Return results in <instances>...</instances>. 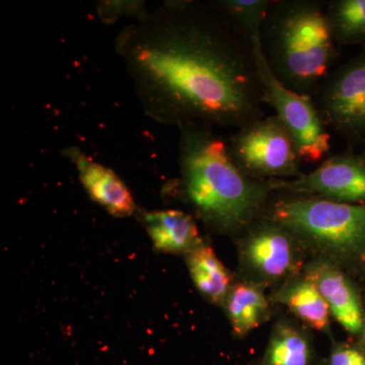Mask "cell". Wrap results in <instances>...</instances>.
Returning <instances> with one entry per match:
<instances>
[{
  "mask_svg": "<svg viewBox=\"0 0 365 365\" xmlns=\"http://www.w3.org/2000/svg\"><path fill=\"white\" fill-rule=\"evenodd\" d=\"M257 42L220 1H167L117 36L143 111L158 123L241 128L265 116Z\"/></svg>",
  "mask_w": 365,
  "mask_h": 365,
  "instance_id": "1",
  "label": "cell"
},
{
  "mask_svg": "<svg viewBox=\"0 0 365 365\" xmlns=\"http://www.w3.org/2000/svg\"><path fill=\"white\" fill-rule=\"evenodd\" d=\"M179 130L182 189L201 220L220 232L248 227L265 209L272 181L242 170L213 128L190 124Z\"/></svg>",
  "mask_w": 365,
  "mask_h": 365,
  "instance_id": "2",
  "label": "cell"
},
{
  "mask_svg": "<svg viewBox=\"0 0 365 365\" xmlns=\"http://www.w3.org/2000/svg\"><path fill=\"white\" fill-rule=\"evenodd\" d=\"M337 46L323 2L271 1L261 47L269 68L289 90L313 98L337 59Z\"/></svg>",
  "mask_w": 365,
  "mask_h": 365,
  "instance_id": "3",
  "label": "cell"
},
{
  "mask_svg": "<svg viewBox=\"0 0 365 365\" xmlns=\"http://www.w3.org/2000/svg\"><path fill=\"white\" fill-rule=\"evenodd\" d=\"M294 193L271 203L265 217L284 227L294 239L328 253L343 258L364 256L365 205Z\"/></svg>",
  "mask_w": 365,
  "mask_h": 365,
  "instance_id": "4",
  "label": "cell"
},
{
  "mask_svg": "<svg viewBox=\"0 0 365 365\" xmlns=\"http://www.w3.org/2000/svg\"><path fill=\"white\" fill-rule=\"evenodd\" d=\"M227 143L235 162L251 176L277 181L302 175L294 140L276 115L237 129Z\"/></svg>",
  "mask_w": 365,
  "mask_h": 365,
  "instance_id": "5",
  "label": "cell"
},
{
  "mask_svg": "<svg viewBox=\"0 0 365 365\" xmlns=\"http://www.w3.org/2000/svg\"><path fill=\"white\" fill-rule=\"evenodd\" d=\"M257 55L267 104L275 110L292 136L299 160L309 163L328 158L331 134L322 121L313 98L289 90L280 83L269 68L261 40L257 42Z\"/></svg>",
  "mask_w": 365,
  "mask_h": 365,
  "instance_id": "6",
  "label": "cell"
},
{
  "mask_svg": "<svg viewBox=\"0 0 365 365\" xmlns=\"http://www.w3.org/2000/svg\"><path fill=\"white\" fill-rule=\"evenodd\" d=\"M314 106L329 132L350 141L365 140V50L324 79Z\"/></svg>",
  "mask_w": 365,
  "mask_h": 365,
  "instance_id": "7",
  "label": "cell"
},
{
  "mask_svg": "<svg viewBox=\"0 0 365 365\" xmlns=\"http://www.w3.org/2000/svg\"><path fill=\"white\" fill-rule=\"evenodd\" d=\"M273 190L311 194L335 202L365 205V158L352 153L331 155L313 172L272 181Z\"/></svg>",
  "mask_w": 365,
  "mask_h": 365,
  "instance_id": "8",
  "label": "cell"
},
{
  "mask_svg": "<svg viewBox=\"0 0 365 365\" xmlns=\"http://www.w3.org/2000/svg\"><path fill=\"white\" fill-rule=\"evenodd\" d=\"M63 153L76 165L81 184L95 202L115 217H129L135 212L130 190L114 170L96 162L76 146L66 148Z\"/></svg>",
  "mask_w": 365,
  "mask_h": 365,
  "instance_id": "9",
  "label": "cell"
},
{
  "mask_svg": "<svg viewBox=\"0 0 365 365\" xmlns=\"http://www.w3.org/2000/svg\"><path fill=\"white\" fill-rule=\"evenodd\" d=\"M292 239L294 237L284 227L265 217L247 239V261L266 277H282L294 265Z\"/></svg>",
  "mask_w": 365,
  "mask_h": 365,
  "instance_id": "10",
  "label": "cell"
},
{
  "mask_svg": "<svg viewBox=\"0 0 365 365\" xmlns=\"http://www.w3.org/2000/svg\"><path fill=\"white\" fill-rule=\"evenodd\" d=\"M307 279L318 288L334 318L346 331L352 334L361 331L364 325L361 304L344 274L330 264L319 263L309 269Z\"/></svg>",
  "mask_w": 365,
  "mask_h": 365,
  "instance_id": "11",
  "label": "cell"
},
{
  "mask_svg": "<svg viewBox=\"0 0 365 365\" xmlns=\"http://www.w3.org/2000/svg\"><path fill=\"white\" fill-rule=\"evenodd\" d=\"M143 222L153 246L169 254H188L203 244L194 218L176 209L144 213Z\"/></svg>",
  "mask_w": 365,
  "mask_h": 365,
  "instance_id": "12",
  "label": "cell"
},
{
  "mask_svg": "<svg viewBox=\"0 0 365 365\" xmlns=\"http://www.w3.org/2000/svg\"><path fill=\"white\" fill-rule=\"evenodd\" d=\"M186 257L190 275L197 289L215 304L225 302L232 277L213 250L201 244Z\"/></svg>",
  "mask_w": 365,
  "mask_h": 365,
  "instance_id": "13",
  "label": "cell"
},
{
  "mask_svg": "<svg viewBox=\"0 0 365 365\" xmlns=\"http://www.w3.org/2000/svg\"><path fill=\"white\" fill-rule=\"evenodd\" d=\"M223 302L234 332L239 336L260 326L267 316L268 302L263 290L252 283L230 287Z\"/></svg>",
  "mask_w": 365,
  "mask_h": 365,
  "instance_id": "14",
  "label": "cell"
},
{
  "mask_svg": "<svg viewBox=\"0 0 365 365\" xmlns=\"http://www.w3.org/2000/svg\"><path fill=\"white\" fill-rule=\"evenodd\" d=\"M326 16L338 46H365V0H333Z\"/></svg>",
  "mask_w": 365,
  "mask_h": 365,
  "instance_id": "15",
  "label": "cell"
},
{
  "mask_svg": "<svg viewBox=\"0 0 365 365\" xmlns=\"http://www.w3.org/2000/svg\"><path fill=\"white\" fill-rule=\"evenodd\" d=\"M279 299L312 328L322 331L328 326L330 307L311 281L295 283L280 294Z\"/></svg>",
  "mask_w": 365,
  "mask_h": 365,
  "instance_id": "16",
  "label": "cell"
},
{
  "mask_svg": "<svg viewBox=\"0 0 365 365\" xmlns=\"http://www.w3.org/2000/svg\"><path fill=\"white\" fill-rule=\"evenodd\" d=\"M309 356L306 337L292 327L281 325L274 331L266 365H307Z\"/></svg>",
  "mask_w": 365,
  "mask_h": 365,
  "instance_id": "17",
  "label": "cell"
},
{
  "mask_svg": "<svg viewBox=\"0 0 365 365\" xmlns=\"http://www.w3.org/2000/svg\"><path fill=\"white\" fill-rule=\"evenodd\" d=\"M272 0H220L223 9L254 41L261 40V28Z\"/></svg>",
  "mask_w": 365,
  "mask_h": 365,
  "instance_id": "18",
  "label": "cell"
},
{
  "mask_svg": "<svg viewBox=\"0 0 365 365\" xmlns=\"http://www.w3.org/2000/svg\"><path fill=\"white\" fill-rule=\"evenodd\" d=\"M331 365H365V355L356 348L343 346L333 352Z\"/></svg>",
  "mask_w": 365,
  "mask_h": 365,
  "instance_id": "19",
  "label": "cell"
},
{
  "mask_svg": "<svg viewBox=\"0 0 365 365\" xmlns=\"http://www.w3.org/2000/svg\"><path fill=\"white\" fill-rule=\"evenodd\" d=\"M364 344H365V322L364 325Z\"/></svg>",
  "mask_w": 365,
  "mask_h": 365,
  "instance_id": "20",
  "label": "cell"
},
{
  "mask_svg": "<svg viewBox=\"0 0 365 365\" xmlns=\"http://www.w3.org/2000/svg\"><path fill=\"white\" fill-rule=\"evenodd\" d=\"M362 258H364V260L365 261V255H364V257H362Z\"/></svg>",
  "mask_w": 365,
  "mask_h": 365,
  "instance_id": "21",
  "label": "cell"
},
{
  "mask_svg": "<svg viewBox=\"0 0 365 365\" xmlns=\"http://www.w3.org/2000/svg\"><path fill=\"white\" fill-rule=\"evenodd\" d=\"M364 143H365V140L364 141Z\"/></svg>",
  "mask_w": 365,
  "mask_h": 365,
  "instance_id": "22",
  "label": "cell"
}]
</instances>
